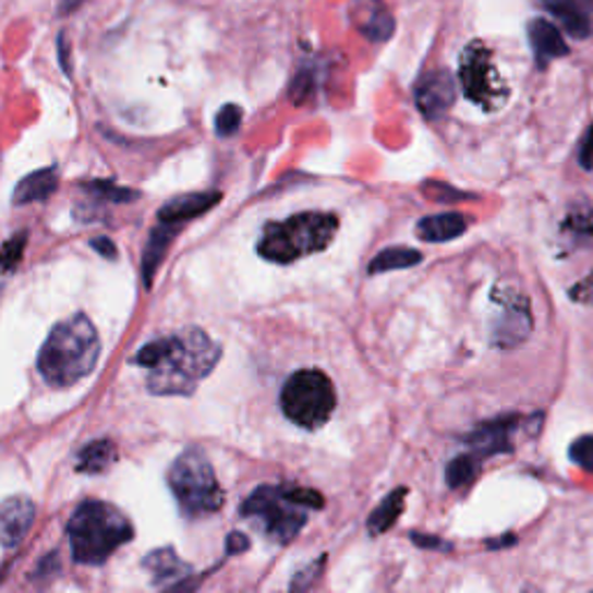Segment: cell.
Wrapping results in <instances>:
<instances>
[{
    "instance_id": "6da1fadb",
    "label": "cell",
    "mask_w": 593,
    "mask_h": 593,
    "mask_svg": "<svg viewBox=\"0 0 593 593\" xmlns=\"http://www.w3.org/2000/svg\"><path fill=\"white\" fill-rule=\"evenodd\" d=\"M220 362V346L199 327H185L140 348L135 364L148 371V392L189 397Z\"/></svg>"
},
{
    "instance_id": "7a4b0ae2",
    "label": "cell",
    "mask_w": 593,
    "mask_h": 593,
    "mask_svg": "<svg viewBox=\"0 0 593 593\" xmlns=\"http://www.w3.org/2000/svg\"><path fill=\"white\" fill-rule=\"evenodd\" d=\"M98 358V331L88 320V315L77 313L49 331L40 355H37V368L51 387L65 389L86 378L96 368Z\"/></svg>"
},
{
    "instance_id": "3957f363",
    "label": "cell",
    "mask_w": 593,
    "mask_h": 593,
    "mask_svg": "<svg viewBox=\"0 0 593 593\" xmlns=\"http://www.w3.org/2000/svg\"><path fill=\"white\" fill-rule=\"evenodd\" d=\"M325 498L315 489L292 485H263L244 504L241 515L259 527L278 545L292 543L308 522V510H323Z\"/></svg>"
},
{
    "instance_id": "277c9868",
    "label": "cell",
    "mask_w": 593,
    "mask_h": 593,
    "mask_svg": "<svg viewBox=\"0 0 593 593\" xmlns=\"http://www.w3.org/2000/svg\"><path fill=\"white\" fill-rule=\"evenodd\" d=\"M133 535L135 529L128 517L105 500H84L68 524L72 559L84 566L105 564Z\"/></svg>"
},
{
    "instance_id": "5b68a950",
    "label": "cell",
    "mask_w": 593,
    "mask_h": 593,
    "mask_svg": "<svg viewBox=\"0 0 593 593\" xmlns=\"http://www.w3.org/2000/svg\"><path fill=\"white\" fill-rule=\"evenodd\" d=\"M339 230V218L323 211L294 214L269 222L257 241V253L269 263L290 265L300 257L325 251Z\"/></svg>"
},
{
    "instance_id": "8992f818",
    "label": "cell",
    "mask_w": 593,
    "mask_h": 593,
    "mask_svg": "<svg viewBox=\"0 0 593 593\" xmlns=\"http://www.w3.org/2000/svg\"><path fill=\"white\" fill-rule=\"evenodd\" d=\"M167 485H170L185 517H207L218 512L222 506V489L216 471L209 457L199 448L183 450L174 459L170 471H167Z\"/></svg>"
},
{
    "instance_id": "52a82bcc",
    "label": "cell",
    "mask_w": 593,
    "mask_h": 593,
    "mask_svg": "<svg viewBox=\"0 0 593 593\" xmlns=\"http://www.w3.org/2000/svg\"><path fill=\"white\" fill-rule=\"evenodd\" d=\"M281 408L290 422L304 429H318L337 408V392L331 380L318 368H302L286 380Z\"/></svg>"
},
{
    "instance_id": "ba28073f",
    "label": "cell",
    "mask_w": 593,
    "mask_h": 593,
    "mask_svg": "<svg viewBox=\"0 0 593 593\" xmlns=\"http://www.w3.org/2000/svg\"><path fill=\"white\" fill-rule=\"evenodd\" d=\"M459 82L473 105L496 109L506 100V88L500 86L496 68L492 63V51L482 45L473 43L461 53L459 61Z\"/></svg>"
},
{
    "instance_id": "9c48e42d",
    "label": "cell",
    "mask_w": 593,
    "mask_h": 593,
    "mask_svg": "<svg viewBox=\"0 0 593 593\" xmlns=\"http://www.w3.org/2000/svg\"><path fill=\"white\" fill-rule=\"evenodd\" d=\"M457 100V84L448 70L426 72L417 82L415 102L426 121H438Z\"/></svg>"
},
{
    "instance_id": "30bf717a",
    "label": "cell",
    "mask_w": 593,
    "mask_h": 593,
    "mask_svg": "<svg viewBox=\"0 0 593 593\" xmlns=\"http://www.w3.org/2000/svg\"><path fill=\"white\" fill-rule=\"evenodd\" d=\"M500 302H504V306H500V315L496 318L492 341L498 348H515L529 337L531 327H533L529 302H527V296H522V294L504 296Z\"/></svg>"
},
{
    "instance_id": "8fae6325",
    "label": "cell",
    "mask_w": 593,
    "mask_h": 593,
    "mask_svg": "<svg viewBox=\"0 0 593 593\" xmlns=\"http://www.w3.org/2000/svg\"><path fill=\"white\" fill-rule=\"evenodd\" d=\"M35 522V504L24 496H10L0 504V547L14 549L24 543V537Z\"/></svg>"
},
{
    "instance_id": "7c38bea8",
    "label": "cell",
    "mask_w": 593,
    "mask_h": 593,
    "mask_svg": "<svg viewBox=\"0 0 593 593\" xmlns=\"http://www.w3.org/2000/svg\"><path fill=\"white\" fill-rule=\"evenodd\" d=\"M348 16L371 43H385L395 33V19L383 0H352Z\"/></svg>"
},
{
    "instance_id": "4fadbf2b",
    "label": "cell",
    "mask_w": 593,
    "mask_h": 593,
    "mask_svg": "<svg viewBox=\"0 0 593 593\" xmlns=\"http://www.w3.org/2000/svg\"><path fill=\"white\" fill-rule=\"evenodd\" d=\"M220 193H185V195H177L170 202L165 204V207L158 211V220L162 222H179L183 226L185 220L199 218L207 211H211L216 204L220 202Z\"/></svg>"
},
{
    "instance_id": "5bb4252c",
    "label": "cell",
    "mask_w": 593,
    "mask_h": 593,
    "mask_svg": "<svg viewBox=\"0 0 593 593\" xmlns=\"http://www.w3.org/2000/svg\"><path fill=\"white\" fill-rule=\"evenodd\" d=\"M529 43L535 56V63L541 68L568 53V45L564 43L561 31L554 24L545 22V19H533L529 24Z\"/></svg>"
},
{
    "instance_id": "9a60e30c",
    "label": "cell",
    "mask_w": 593,
    "mask_h": 593,
    "mask_svg": "<svg viewBox=\"0 0 593 593\" xmlns=\"http://www.w3.org/2000/svg\"><path fill=\"white\" fill-rule=\"evenodd\" d=\"M144 568L152 572L156 586H174L179 580L189 578L191 572V566L181 561L172 547L148 552L144 559Z\"/></svg>"
},
{
    "instance_id": "2e32d148",
    "label": "cell",
    "mask_w": 593,
    "mask_h": 593,
    "mask_svg": "<svg viewBox=\"0 0 593 593\" xmlns=\"http://www.w3.org/2000/svg\"><path fill=\"white\" fill-rule=\"evenodd\" d=\"M179 230H181L179 222L158 220V226L154 228L152 237H148V244L144 249V259H142V278H144L146 288H152L154 276L162 263V257H165L167 249H170L174 237L179 234Z\"/></svg>"
},
{
    "instance_id": "e0dca14e",
    "label": "cell",
    "mask_w": 593,
    "mask_h": 593,
    "mask_svg": "<svg viewBox=\"0 0 593 593\" xmlns=\"http://www.w3.org/2000/svg\"><path fill=\"white\" fill-rule=\"evenodd\" d=\"M471 218L448 211V214H436L426 216L417 222V237L424 241H432V244H443V241H452L469 230Z\"/></svg>"
},
{
    "instance_id": "ac0fdd59",
    "label": "cell",
    "mask_w": 593,
    "mask_h": 593,
    "mask_svg": "<svg viewBox=\"0 0 593 593\" xmlns=\"http://www.w3.org/2000/svg\"><path fill=\"white\" fill-rule=\"evenodd\" d=\"M56 185H59V172H56V167H43V170L31 172L28 177H24L16 183L12 202L16 204V207H22V204H33V202H45L47 197L53 195Z\"/></svg>"
},
{
    "instance_id": "d6986e66",
    "label": "cell",
    "mask_w": 593,
    "mask_h": 593,
    "mask_svg": "<svg viewBox=\"0 0 593 593\" xmlns=\"http://www.w3.org/2000/svg\"><path fill=\"white\" fill-rule=\"evenodd\" d=\"M541 3L556 16V22H559L572 37L584 40V37L591 35L593 31L591 19L580 5V0H541Z\"/></svg>"
},
{
    "instance_id": "ffe728a7",
    "label": "cell",
    "mask_w": 593,
    "mask_h": 593,
    "mask_svg": "<svg viewBox=\"0 0 593 593\" xmlns=\"http://www.w3.org/2000/svg\"><path fill=\"white\" fill-rule=\"evenodd\" d=\"M510 432H512L510 420H498L494 424L480 426L475 434L469 436V443L475 448L477 457L506 452V450H510Z\"/></svg>"
},
{
    "instance_id": "44dd1931",
    "label": "cell",
    "mask_w": 593,
    "mask_h": 593,
    "mask_svg": "<svg viewBox=\"0 0 593 593\" xmlns=\"http://www.w3.org/2000/svg\"><path fill=\"white\" fill-rule=\"evenodd\" d=\"M117 461V445L109 438L90 440L84 445V450L77 457V471L86 475H98L105 473L111 463Z\"/></svg>"
},
{
    "instance_id": "7402d4cb",
    "label": "cell",
    "mask_w": 593,
    "mask_h": 593,
    "mask_svg": "<svg viewBox=\"0 0 593 593\" xmlns=\"http://www.w3.org/2000/svg\"><path fill=\"white\" fill-rule=\"evenodd\" d=\"M408 489L399 487L392 494H387L383 498V504L368 515V533L371 535H380L385 531L392 529L397 524L399 515L403 512V498H406Z\"/></svg>"
},
{
    "instance_id": "603a6c76",
    "label": "cell",
    "mask_w": 593,
    "mask_h": 593,
    "mask_svg": "<svg viewBox=\"0 0 593 593\" xmlns=\"http://www.w3.org/2000/svg\"><path fill=\"white\" fill-rule=\"evenodd\" d=\"M422 263V253L408 246H395L380 251L368 265V274H385L395 269H408Z\"/></svg>"
},
{
    "instance_id": "cb8c5ba5",
    "label": "cell",
    "mask_w": 593,
    "mask_h": 593,
    "mask_svg": "<svg viewBox=\"0 0 593 593\" xmlns=\"http://www.w3.org/2000/svg\"><path fill=\"white\" fill-rule=\"evenodd\" d=\"M477 473V455H459L448 463V471H445V480L452 489H459L475 477Z\"/></svg>"
},
{
    "instance_id": "d4e9b609",
    "label": "cell",
    "mask_w": 593,
    "mask_h": 593,
    "mask_svg": "<svg viewBox=\"0 0 593 593\" xmlns=\"http://www.w3.org/2000/svg\"><path fill=\"white\" fill-rule=\"evenodd\" d=\"M82 189L90 195H96L102 202H114V204H125V202H133L140 197L137 191L123 189V185H114L111 181H88L82 185Z\"/></svg>"
},
{
    "instance_id": "484cf974",
    "label": "cell",
    "mask_w": 593,
    "mask_h": 593,
    "mask_svg": "<svg viewBox=\"0 0 593 593\" xmlns=\"http://www.w3.org/2000/svg\"><path fill=\"white\" fill-rule=\"evenodd\" d=\"M241 119H244V111H241L239 105L220 107V111L216 114V135L218 137H232L239 130V125H241Z\"/></svg>"
},
{
    "instance_id": "4316f807",
    "label": "cell",
    "mask_w": 593,
    "mask_h": 593,
    "mask_svg": "<svg viewBox=\"0 0 593 593\" xmlns=\"http://www.w3.org/2000/svg\"><path fill=\"white\" fill-rule=\"evenodd\" d=\"M24 246H26V232H19L16 237H12L8 241L3 249H0V271L12 269L19 259H22Z\"/></svg>"
},
{
    "instance_id": "83f0119b",
    "label": "cell",
    "mask_w": 593,
    "mask_h": 593,
    "mask_svg": "<svg viewBox=\"0 0 593 593\" xmlns=\"http://www.w3.org/2000/svg\"><path fill=\"white\" fill-rule=\"evenodd\" d=\"M570 459L580 469L593 473V436H580L570 445Z\"/></svg>"
},
{
    "instance_id": "f1b7e54d",
    "label": "cell",
    "mask_w": 593,
    "mask_h": 593,
    "mask_svg": "<svg viewBox=\"0 0 593 593\" xmlns=\"http://www.w3.org/2000/svg\"><path fill=\"white\" fill-rule=\"evenodd\" d=\"M325 561H327V559H318V561H313V564L308 566V574H306V570H300V572H296V574H294V580H292V584H290V589H292V591L308 589V586H311L315 580H318L320 568L325 566Z\"/></svg>"
},
{
    "instance_id": "f546056e",
    "label": "cell",
    "mask_w": 593,
    "mask_h": 593,
    "mask_svg": "<svg viewBox=\"0 0 593 593\" xmlns=\"http://www.w3.org/2000/svg\"><path fill=\"white\" fill-rule=\"evenodd\" d=\"M90 246L93 251H98L100 255H105L107 259H114L119 255L117 246H114V241L107 239V237H96V239H90Z\"/></svg>"
},
{
    "instance_id": "4dcf8cb0",
    "label": "cell",
    "mask_w": 593,
    "mask_h": 593,
    "mask_svg": "<svg viewBox=\"0 0 593 593\" xmlns=\"http://www.w3.org/2000/svg\"><path fill=\"white\" fill-rule=\"evenodd\" d=\"M251 547V541H249V537L244 535V533H230L228 535V543H226V552H228V556H232V554H239V552H246Z\"/></svg>"
},
{
    "instance_id": "1f68e13d",
    "label": "cell",
    "mask_w": 593,
    "mask_h": 593,
    "mask_svg": "<svg viewBox=\"0 0 593 593\" xmlns=\"http://www.w3.org/2000/svg\"><path fill=\"white\" fill-rule=\"evenodd\" d=\"M580 165L584 167V170H593V125L589 128V135L584 140V144H582Z\"/></svg>"
},
{
    "instance_id": "d6a6232c",
    "label": "cell",
    "mask_w": 593,
    "mask_h": 593,
    "mask_svg": "<svg viewBox=\"0 0 593 593\" xmlns=\"http://www.w3.org/2000/svg\"><path fill=\"white\" fill-rule=\"evenodd\" d=\"M413 543L420 545V547H429V549H448V545H443L440 541H436L434 535H420V533H413Z\"/></svg>"
},
{
    "instance_id": "836d02e7",
    "label": "cell",
    "mask_w": 593,
    "mask_h": 593,
    "mask_svg": "<svg viewBox=\"0 0 593 593\" xmlns=\"http://www.w3.org/2000/svg\"><path fill=\"white\" fill-rule=\"evenodd\" d=\"M84 3V0H63V5H61V14H70L77 10L80 5Z\"/></svg>"
}]
</instances>
